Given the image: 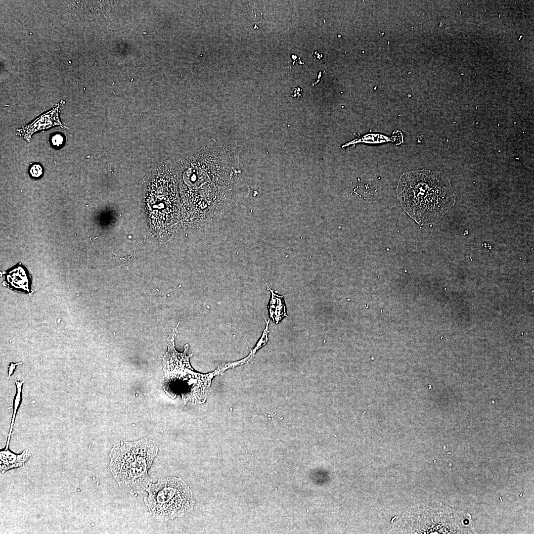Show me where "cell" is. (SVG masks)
Here are the masks:
<instances>
[{
    "label": "cell",
    "mask_w": 534,
    "mask_h": 534,
    "mask_svg": "<svg viewBox=\"0 0 534 534\" xmlns=\"http://www.w3.org/2000/svg\"><path fill=\"white\" fill-rule=\"evenodd\" d=\"M176 172L184 220L194 228L219 220L245 196L238 157L225 147L200 148L181 160Z\"/></svg>",
    "instance_id": "1"
},
{
    "label": "cell",
    "mask_w": 534,
    "mask_h": 534,
    "mask_svg": "<svg viewBox=\"0 0 534 534\" xmlns=\"http://www.w3.org/2000/svg\"><path fill=\"white\" fill-rule=\"evenodd\" d=\"M405 212L420 225L437 223L453 206L456 195L442 172L427 170L403 173L396 189Z\"/></svg>",
    "instance_id": "2"
},
{
    "label": "cell",
    "mask_w": 534,
    "mask_h": 534,
    "mask_svg": "<svg viewBox=\"0 0 534 534\" xmlns=\"http://www.w3.org/2000/svg\"><path fill=\"white\" fill-rule=\"evenodd\" d=\"M393 534L475 533L471 516L441 503L412 506L394 522Z\"/></svg>",
    "instance_id": "3"
},
{
    "label": "cell",
    "mask_w": 534,
    "mask_h": 534,
    "mask_svg": "<svg viewBox=\"0 0 534 534\" xmlns=\"http://www.w3.org/2000/svg\"><path fill=\"white\" fill-rule=\"evenodd\" d=\"M158 451L155 443L147 439L114 445L109 470L120 487L134 496L146 490L150 484L148 470Z\"/></svg>",
    "instance_id": "4"
},
{
    "label": "cell",
    "mask_w": 534,
    "mask_h": 534,
    "mask_svg": "<svg viewBox=\"0 0 534 534\" xmlns=\"http://www.w3.org/2000/svg\"><path fill=\"white\" fill-rule=\"evenodd\" d=\"M144 185L153 223L174 231L179 220V207L177 175L171 161L156 164L147 176Z\"/></svg>",
    "instance_id": "5"
},
{
    "label": "cell",
    "mask_w": 534,
    "mask_h": 534,
    "mask_svg": "<svg viewBox=\"0 0 534 534\" xmlns=\"http://www.w3.org/2000/svg\"><path fill=\"white\" fill-rule=\"evenodd\" d=\"M144 501L150 514L160 521L182 517L192 511L195 504L192 491L181 478L161 477L146 489Z\"/></svg>",
    "instance_id": "6"
},
{
    "label": "cell",
    "mask_w": 534,
    "mask_h": 534,
    "mask_svg": "<svg viewBox=\"0 0 534 534\" xmlns=\"http://www.w3.org/2000/svg\"><path fill=\"white\" fill-rule=\"evenodd\" d=\"M63 102L61 100L53 107L43 113L28 124L16 130V134L28 142H31L32 136L37 132H42L56 126L64 130L69 127L64 125L59 117L60 108Z\"/></svg>",
    "instance_id": "7"
},
{
    "label": "cell",
    "mask_w": 534,
    "mask_h": 534,
    "mask_svg": "<svg viewBox=\"0 0 534 534\" xmlns=\"http://www.w3.org/2000/svg\"><path fill=\"white\" fill-rule=\"evenodd\" d=\"M403 141V137L401 132L398 130L393 133V135L388 136L378 133H369L358 136L342 146L343 148L347 146L354 145L357 143L376 144L383 143L395 142L396 144H400Z\"/></svg>",
    "instance_id": "8"
},
{
    "label": "cell",
    "mask_w": 534,
    "mask_h": 534,
    "mask_svg": "<svg viewBox=\"0 0 534 534\" xmlns=\"http://www.w3.org/2000/svg\"><path fill=\"white\" fill-rule=\"evenodd\" d=\"M267 289L271 294L267 309L270 318L275 323L278 324L284 317H287L286 309L283 299V295L279 296L274 292L268 284L264 280Z\"/></svg>",
    "instance_id": "9"
},
{
    "label": "cell",
    "mask_w": 534,
    "mask_h": 534,
    "mask_svg": "<svg viewBox=\"0 0 534 534\" xmlns=\"http://www.w3.org/2000/svg\"><path fill=\"white\" fill-rule=\"evenodd\" d=\"M0 453V470L1 473L9 469L23 466L30 456L28 450H25L20 454H15L5 449Z\"/></svg>",
    "instance_id": "10"
},
{
    "label": "cell",
    "mask_w": 534,
    "mask_h": 534,
    "mask_svg": "<svg viewBox=\"0 0 534 534\" xmlns=\"http://www.w3.org/2000/svg\"><path fill=\"white\" fill-rule=\"evenodd\" d=\"M24 381H15V384L16 386V394L14 398L13 402V415L11 419L10 428L8 435V438L10 439L11 435L12 434V430L13 428V425L14 424V420L18 411V409L20 404V400H21V392L22 389L23 384Z\"/></svg>",
    "instance_id": "11"
},
{
    "label": "cell",
    "mask_w": 534,
    "mask_h": 534,
    "mask_svg": "<svg viewBox=\"0 0 534 534\" xmlns=\"http://www.w3.org/2000/svg\"><path fill=\"white\" fill-rule=\"evenodd\" d=\"M28 172L31 178H38L43 175L44 168L41 164L33 163L29 166Z\"/></svg>",
    "instance_id": "12"
},
{
    "label": "cell",
    "mask_w": 534,
    "mask_h": 534,
    "mask_svg": "<svg viewBox=\"0 0 534 534\" xmlns=\"http://www.w3.org/2000/svg\"><path fill=\"white\" fill-rule=\"evenodd\" d=\"M50 143L54 148L61 147L64 143V136L60 133L53 134L50 139Z\"/></svg>",
    "instance_id": "13"
},
{
    "label": "cell",
    "mask_w": 534,
    "mask_h": 534,
    "mask_svg": "<svg viewBox=\"0 0 534 534\" xmlns=\"http://www.w3.org/2000/svg\"><path fill=\"white\" fill-rule=\"evenodd\" d=\"M22 363V362H19V363H13L11 362L9 364V365L8 366V377L7 378V379H9V378L10 377L11 375L13 374V371L15 370V367L17 365L21 364Z\"/></svg>",
    "instance_id": "14"
}]
</instances>
